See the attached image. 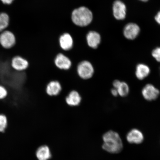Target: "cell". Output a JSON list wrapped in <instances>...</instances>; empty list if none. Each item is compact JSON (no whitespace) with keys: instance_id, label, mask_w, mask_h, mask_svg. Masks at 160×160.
<instances>
[{"instance_id":"6da1fadb","label":"cell","mask_w":160,"mask_h":160,"mask_svg":"<svg viewBox=\"0 0 160 160\" xmlns=\"http://www.w3.org/2000/svg\"><path fill=\"white\" fill-rule=\"evenodd\" d=\"M103 149L112 153H118L123 149L122 142L119 134L115 131H110L103 135Z\"/></svg>"},{"instance_id":"7a4b0ae2","label":"cell","mask_w":160,"mask_h":160,"mask_svg":"<svg viewBox=\"0 0 160 160\" xmlns=\"http://www.w3.org/2000/svg\"><path fill=\"white\" fill-rule=\"evenodd\" d=\"M93 18L92 13L85 7H81L74 10L72 19L75 25L80 27H85L89 24Z\"/></svg>"},{"instance_id":"3957f363","label":"cell","mask_w":160,"mask_h":160,"mask_svg":"<svg viewBox=\"0 0 160 160\" xmlns=\"http://www.w3.org/2000/svg\"><path fill=\"white\" fill-rule=\"evenodd\" d=\"M77 72L81 78L88 80L92 77L95 72V69L92 64L90 62L83 61L78 64Z\"/></svg>"},{"instance_id":"277c9868","label":"cell","mask_w":160,"mask_h":160,"mask_svg":"<svg viewBox=\"0 0 160 160\" xmlns=\"http://www.w3.org/2000/svg\"><path fill=\"white\" fill-rule=\"evenodd\" d=\"M11 65L12 68L18 72L26 71L29 67V63L27 59L20 55L15 56L11 60Z\"/></svg>"},{"instance_id":"5b68a950","label":"cell","mask_w":160,"mask_h":160,"mask_svg":"<svg viewBox=\"0 0 160 160\" xmlns=\"http://www.w3.org/2000/svg\"><path fill=\"white\" fill-rule=\"evenodd\" d=\"M142 93L143 97L146 100L152 101L158 97L160 91L155 86L151 84H148L143 88Z\"/></svg>"},{"instance_id":"8992f818","label":"cell","mask_w":160,"mask_h":160,"mask_svg":"<svg viewBox=\"0 0 160 160\" xmlns=\"http://www.w3.org/2000/svg\"><path fill=\"white\" fill-rule=\"evenodd\" d=\"M15 43V36L11 32L5 31L0 35V44L4 48H11L14 46Z\"/></svg>"},{"instance_id":"52a82bcc","label":"cell","mask_w":160,"mask_h":160,"mask_svg":"<svg viewBox=\"0 0 160 160\" xmlns=\"http://www.w3.org/2000/svg\"><path fill=\"white\" fill-rule=\"evenodd\" d=\"M54 62L56 67L61 70H68L72 65L71 60L69 58L62 53L56 56Z\"/></svg>"},{"instance_id":"ba28073f","label":"cell","mask_w":160,"mask_h":160,"mask_svg":"<svg viewBox=\"0 0 160 160\" xmlns=\"http://www.w3.org/2000/svg\"><path fill=\"white\" fill-rule=\"evenodd\" d=\"M126 7L122 2L119 0L116 1L113 7V15L116 19L119 20L125 18L126 15Z\"/></svg>"},{"instance_id":"9c48e42d","label":"cell","mask_w":160,"mask_h":160,"mask_svg":"<svg viewBox=\"0 0 160 160\" xmlns=\"http://www.w3.org/2000/svg\"><path fill=\"white\" fill-rule=\"evenodd\" d=\"M140 32V28L135 23H130L126 25L124 29L123 34L127 39L133 40L136 38Z\"/></svg>"},{"instance_id":"30bf717a","label":"cell","mask_w":160,"mask_h":160,"mask_svg":"<svg viewBox=\"0 0 160 160\" xmlns=\"http://www.w3.org/2000/svg\"><path fill=\"white\" fill-rule=\"evenodd\" d=\"M87 45L91 48H98L101 42V37L99 34L94 31L90 32L87 36Z\"/></svg>"},{"instance_id":"8fae6325","label":"cell","mask_w":160,"mask_h":160,"mask_svg":"<svg viewBox=\"0 0 160 160\" xmlns=\"http://www.w3.org/2000/svg\"><path fill=\"white\" fill-rule=\"evenodd\" d=\"M73 40L69 34H64L60 37L59 45L61 49L64 51H69L73 46Z\"/></svg>"},{"instance_id":"7c38bea8","label":"cell","mask_w":160,"mask_h":160,"mask_svg":"<svg viewBox=\"0 0 160 160\" xmlns=\"http://www.w3.org/2000/svg\"><path fill=\"white\" fill-rule=\"evenodd\" d=\"M62 89L61 83L57 81H52L48 84L46 87V92L49 96L58 95Z\"/></svg>"},{"instance_id":"4fadbf2b","label":"cell","mask_w":160,"mask_h":160,"mask_svg":"<svg viewBox=\"0 0 160 160\" xmlns=\"http://www.w3.org/2000/svg\"><path fill=\"white\" fill-rule=\"evenodd\" d=\"M143 138L142 133L136 129L131 130L128 133L127 137V141L131 143H141L143 142Z\"/></svg>"},{"instance_id":"5bb4252c","label":"cell","mask_w":160,"mask_h":160,"mask_svg":"<svg viewBox=\"0 0 160 160\" xmlns=\"http://www.w3.org/2000/svg\"><path fill=\"white\" fill-rule=\"evenodd\" d=\"M81 100L82 98L79 93L75 90L70 92L65 98L66 103L71 107L78 106L81 102Z\"/></svg>"},{"instance_id":"9a60e30c","label":"cell","mask_w":160,"mask_h":160,"mask_svg":"<svg viewBox=\"0 0 160 160\" xmlns=\"http://www.w3.org/2000/svg\"><path fill=\"white\" fill-rule=\"evenodd\" d=\"M151 70L147 65L143 63H140L136 67L135 75L137 78L142 80L145 78L150 74Z\"/></svg>"},{"instance_id":"2e32d148","label":"cell","mask_w":160,"mask_h":160,"mask_svg":"<svg viewBox=\"0 0 160 160\" xmlns=\"http://www.w3.org/2000/svg\"><path fill=\"white\" fill-rule=\"evenodd\" d=\"M36 156L38 160H49L51 157V153L47 146L43 145L36 151Z\"/></svg>"},{"instance_id":"e0dca14e","label":"cell","mask_w":160,"mask_h":160,"mask_svg":"<svg viewBox=\"0 0 160 160\" xmlns=\"http://www.w3.org/2000/svg\"><path fill=\"white\" fill-rule=\"evenodd\" d=\"M115 89L117 90L118 95L122 97H126L129 93V86L125 82H120L119 84Z\"/></svg>"},{"instance_id":"ac0fdd59","label":"cell","mask_w":160,"mask_h":160,"mask_svg":"<svg viewBox=\"0 0 160 160\" xmlns=\"http://www.w3.org/2000/svg\"><path fill=\"white\" fill-rule=\"evenodd\" d=\"M9 17L5 13L0 14V32L3 31L8 26Z\"/></svg>"},{"instance_id":"d6986e66","label":"cell","mask_w":160,"mask_h":160,"mask_svg":"<svg viewBox=\"0 0 160 160\" xmlns=\"http://www.w3.org/2000/svg\"><path fill=\"white\" fill-rule=\"evenodd\" d=\"M8 126V119L3 114H0V132H3Z\"/></svg>"},{"instance_id":"ffe728a7","label":"cell","mask_w":160,"mask_h":160,"mask_svg":"<svg viewBox=\"0 0 160 160\" xmlns=\"http://www.w3.org/2000/svg\"><path fill=\"white\" fill-rule=\"evenodd\" d=\"M8 95V91L5 87L0 85V100L6 98Z\"/></svg>"},{"instance_id":"44dd1931","label":"cell","mask_w":160,"mask_h":160,"mask_svg":"<svg viewBox=\"0 0 160 160\" xmlns=\"http://www.w3.org/2000/svg\"><path fill=\"white\" fill-rule=\"evenodd\" d=\"M152 55L156 61L160 62V47H158L153 50Z\"/></svg>"},{"instance_id":"7402d4cb","label":"cell","mask_w":160,"mask_h":160,"mask_svg":"<svg viewBox=\"0 0 160 160\" xmlns=\"http://www.w3.org/2000/svg\"><path fill=\"white\" fill-rule=\"evenodd\" d=\"M155 19L157 22L160 25V11L158 12L157 15L155 16Z\"/></svg>"},{"instance_id":"603a6c76","label":"cell","mask_w":160,"mask_h":160,"mask_svg":"<svg viewBox=\"0 0 160 160\" xmlns=\"http://www.w3.org/2000/svg\"><path fill=\"white\" fill-rule=\"evenodd\" d=\"M111 92L112 95L114 96V97H117V96L118 95V93L117 90L114 88L111 90Z\"/></svg>"},{"instance_id":"cb8c5ba5","label":"cell","mask_w":160,"mask_h":160,"mask_svg":"<svg viewBox=\"0 0 160 160\" xmlns=\"http://www.w3.org/2000/svg\"><path fill=\"white\" fill-rule=\"evenodd\" d=\"M1 1L3 3L9 5L12 2L13 0H1Z\"/></svg>"},{"instance_id":"d4e9b609","label":"cell","mask_w":160,"mask_h":160,"mask_svg":"<svg viewBox=\"0 0 160 160\" xmlns=\"http://www.w3.org/2000/svg\"><path fill=\"white\" fill-rule=\"evenodd\" d=\"M140 1H143V2H146V1H148V0H140Z\"/></svg>"}]
</instances>
